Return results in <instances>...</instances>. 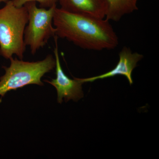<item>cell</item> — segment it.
Wrapping results in <instances>:
<instances>
[{
    "label": "cell",
    "instance_id": "cell-6",
    "mask_svg": "<svg viewBox=\"0 0 159 159\" xmlns=\"http://www.w3.org/2000/svg\"><path fill=\"white\" fill-rule=\"evenodd\" d=\"M119 60L117 65L113 70L105 74L86 78H78L82 83L92 82L97 80L103 79L122 75L128 80L130 85L133 84L132 74L136 67L137 63L143 58L142 54L137 52L133 53L129 48L124 47L119 53Z\"/></svg>",
    "mask_w": 159,
    "mask_h": 159
},
{
    "label": "cell",
    "instance_id": "cell-8",
    "mask_svg": "<svg viewBox=\"0 0 159 159\" xmlns=\"http://www.w3.org/2000/svg\"><path fill=\"white\" fill-rule=\"evenodd\" d=\"M108 10L105 18L109 21H119L125 15L139 9V0H106Z\"/></svg>",
    "mask_w": 159,
    "mask_h": 159
},
{
    "label": "cell",
    "instance_id": "cell-2",
    "mask_svg": "<svg viewBox=\"0 0 159 159\" xmlns=\"http://www.w3.org/2000/svg\"><path fill=\"white\" fill-rule=\"evenodd\" d=\"M29 14L25 6H14L11 0L0 9V54L10 59L14 54L22 60L26 47L24 32Z\"/></svg>",
    "mask_w": 159,
    "mask_h": 159
},
{
    "label": "cell",
    "instance_id": "cell-1",
    "mask_svg": "<svg viewBox=\"0 0 159 159\" xmlns=\"http://www.w3.org/2000/svg\"><path fill=\"white\" fill-rule=\"evenodd\" d=\"M57 37L82 49L100 51L116 48L119 38L109 21L73 13L56 7L53 20Z\"/></svg>",
    "mask_w": 159,
    "mask_h": 159
},
{
    "label": "cell",
    "instance_id": "cell-10",
    "mask_svg": "<svg viewBox=\"0 0 159 159\" xmlns=\"http://www.w3.org/2000/svg\"><path fill=\"white\" fill-rule=\"evenodd\" d=\"M9 0H0V3L1 2H7L8 1H9Z\"/></svg>",
    "mask_w": 159,
    "mask_h": 159
},
{
    "label": "cell",
    "instance_id": "cell-4",
    "mask_svg": "<svg viewBox=\"0 0 159 159\" xmlns=\"http://www.w3.org/2000/svg\"><path fill=\"white\" fill-rule=\"evenodd\" d=\"M29 14L28 25L24 32V43L30 47L34 55L40 48L48 43L50 38L55 35V29L52 25L55 5L49 8H38L36 2H31L24 5Z\"/></svg>",
    "mask_w": 159,
    "mask_h": 159
},
{
    "label": "cell",
    "instance_id": "cell-5",
    "mask_svg": "<svg viewBox=\"0 0 159 159\" xmlns=\"http://www.w3.org/2000/svg\"><path fill=\"white\" fill-rule=\"evenodd\" d=\"M57 37L56 35L54 36L55 47L54 53L55 61H56V75L55 79H52L51 81L44 80V81L53 85L56 89L57 92V101L59 103L63 102L64 99L65 102L70 100L77 101L84 97L82 91V82L78 78L74 79H70L63 71L58 54V45H57Z\"/></svg>",
    "mask_w": 159,
    "mask_h": 159
},
{
    "label": "cell",
    "instance_id": "cell-3",
    "mask_svg": "<svg viewBox=\"0 0 159 159\" xmlns=\"http://www.w3.org/2000/svg\"><path fill=\"white\" fill-rule=\"evenodd\" d=\"M9 67H4L5 74L0 78V96L16 90L29 84L44 85L41 78L56 66L53 55L49 54L43 60L37 61H25L11 57Z\"/></svg>",
    "mask_w": 159,
    "mask_h": 159
},
{
    "label": "cell",
    "instance_id": "cell-9",
    "mask_svg": "<svg viewBox=\"0 0 159 159\" xmlns=\"http://www.w3.org/2000/svg\"><path fill=\"white\" fill-rule=\"evenodd\" d=\"M15 6L17 7L23 6L28 2H38L39 4L40 8L49 9L55 6L59 0H11Z\"/></svg>",
    "mask_w": 159,
    "mask_h": 159
},
{
    "label": "cell",
    "instance_id": "cell-7",
    "mask_svg": "<svg viewBox=\"0 0 159 159\" xmlns=\"http://www.w3.org/2000/svg\"><path fill=\"white\" fill-rule=\"evenodd\" d=\"M63 10L98 18H105L108 10L106 0H59Z\"/></svg>",
    "mask_w": 159,
    "mask_h": 159
}]
</instances>
